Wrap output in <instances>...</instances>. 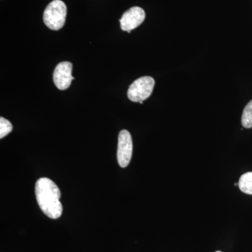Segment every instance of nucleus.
Returning a JSON list of instances; mask_svg holds the SVG:
<instances>
[{
  "label": "nucleus",
  "instance_id": "9",
  "mask_svg": "<svg viewBox=\"0 0 252 252\" xmlns=\"http://www.w3.org/2000/svg\"><path fill=\"white\" fill-rule=\"evenodd\" d=\"M12 130L13 126L11 122L4 117L0 118V138H4Z\"/></svg>",
  "mask_w": 252,
  "mask_h": 252
},
{
  "label": "nucleus",
  "instance_id": "10",
  "mask_svg": "<svg viewBox=\"0 0 252 252\" xmlns=\"http://www.w3.org/2000/svg\"><path fill=\"white\" fill-rule=\"evenodd\" d=\"M220 252V251H217V252Z\"/></svg>",
  "mask_w": 252,
  "mask_h": 252
},
{
  "label": "nucleus",
  "instance_id": "8",
  "mask_svg": "<svg viewBox=\"0 0 252 252\" xmlns=\"http://www.w3.org/2000/svg\"><path fill=\"white\" fill-rule=\"evenodd\" d=\"M242 125L245 128L252 127V100L244 109L242 116Z\"/></svg>",
  "mask_w": 252,
  "mask_h": 252
},
{
  "label": "nucleus",
  "instance_id": "1",
  "mask_svg": "<svg viewBox=\"0 0 252 252\" xmlns=\"http://www.w3.org/2000/svg\"><path fill=\"white\" fill-rule=\"evenodd\" d=\"M35 195L38 205L44 215L51 219H59L63 213V205L60 201L61 190L55 182L46 177L36 182Z\"/></svg>",
  "mask_w": 252,
  "mask_h": 252
},
{
  "label": "nucleus",
  "instance_id": "6",
  "mask_svg": "<svg viewBox=\"0 0 252 252\" xmlns=\"http://www.w3.org/2000/svg\"><path fill=\"white\" fill-rule=\"evenodd\" d=\"M145 19V12L142 8L134 6L126 11L120 19L122 31L130 33L131 31L140 26Z\"/></svg>",
  "mask_w": 252,
  "mask_h": 252
},
{
  "label": "nucleus",
  "instance_id": "2",
  "mask_svg": "<svg viewBox=\"0 0 252 252\" xmlns=\"http://www.w3.org/2000/svg\"><path fill=\"white\" fill-rule=\"evenodd\" d=\"M67 16V6L61 0H54L44 12L43 19L46 26L52 31H59L64 26Z\"/></svg>",
  "mask_w": 252,
  "mask_h": 252
},
{
  "label": "nucleus",
  "instance_id": "4",
  "mask_svg": "<svg viewBox=\"0 0 252 252\" xmlns=\"http://www.w3.org/2000/svg\"><path fill=\"white\" fill-rule=\"evenodd\" d=\"M132 140L130 132L123 130L118 139L117 160L120 167H126L130 163L132 155Z\"/></svg>",
  "mask_w": 252,
  "mask_h": 252
},
{
  "label": "nucleus",
  "instance_id": "3",
  "mask_svg": "<svg viewBox=\"0 0 252 252\" xmlns=\"http://www.w3.org/2000/svg\"><path fill=\"white\" fill-rule=\"evenodd\" d=\"M155 81L151 77H142L134 81L127 91V97L134 102H143L153 92Z\"/></svg>",
  "mask_w": 252,
  "mask_h": 252
},
{
  "label": "nucleus",
  "instance_id": "5",
  "mask_svg": "<svg viewBox=\"0 0 252 252\" xmlns=\"http://www.w3.org/2000/svg\"><path fill=\"white\" fill-rule=\"evenodd\" d=\"M72 64L67 61L59 63L54 72V82L59 90H66L71 85L74 77L72 75Z\"/></svg>",
  "mask_w": 252,
  "mask_h": 252
},
{
  "label": "nucleus",
  "instance_id": "7",
  "mask_svg": "<svg viewBox=\"0 0 252 252\" xmlns=\"http://www.w3.org/2000/svg\"><path fill=\"white\" fill-rule=\"evenodd\" d=\"M238 186L243 193L252 195V172L243 174L239 180Z\"/></svg>",
  "mask_w": 252,
  "mask_h": 252
}]
</instances>
